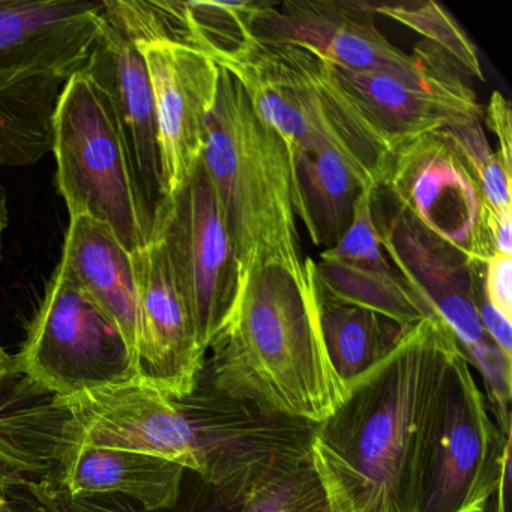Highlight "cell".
Returning a JSON list of instances; mask_svg holds the SVG:
<instances>
[{
	"label": "cell",
	"mask_w": 512,
	"mask_h": 512,
	"mask_svg": "<svg viewBox=\"0 0 512 512\" xmlns=\"http://www.w3.org/2000/svg\"><path fill=\"white\" fill-rule=\"evenodd\" d=\"M64 497L124 496L143 511L175 508L185 469L145 452L53 440Z\"/></svg>",
	"instance_id": "obj_19"
},
{
	"label": "cell",
	"mask_w": 512,
	"mask_h": 512,
	"mask_svg": "<svg viewBox=\"0 0 512 512\" xmlns=\"http://www.w3.org/2000/svg\"><path fill=\"white\" fill-rule=\"evenodd\" d=\"M439 133L472 170L487 202L488 214H512L511 175L488 145L481 121L463 122Z\"/></svg>",
	"instance_id": "obj_26"
},
{
	"label": "cell",
	"mask_w": 512,
	"mask_h": 512,
	"mask_svg": "<svg viewBox=\"0 0 512 512\" xmlns=\"http://www.w3.org/2000/svg\"><path fill=\"white\" fill-rule=\"evenodd\" d=\"M508 464L511 433H502L491 418L460 349L428 446L418 512H485Z\"/></svg>",
	"instance_id": "obj_8"
},
{
	"label": "cell",
	"mask_w": 512,
	"mask_h": 512,
	"mask_svg": "<svg viewBox=\"0 0 512 512\" xmlns=\"http://www.w3.org/2000/svg\"><path fill=\"white\" fill-rule=\"evenodd\" d=\"M14 376H17L14 358L0 343V391ZM49 469L46 457L10 428L0 427V496H7L16 488L37 493L44 487L37 478Z\"/></svg>",
	"instance_id": "obj_27"
},
{
	"label": "cell",
	"mask_w": 512,
	"mask_h": 512,
	"mask_svg": "<svg viewBox=\"0 0 512 512\" xmlns=\"http://www.w3.org/2000/svg\"><path fill=\"white\" fill-rule=\"evenodd\" d=\"M277 268L248 275L229 325L209 347L200 379L269 416L316 425L346 400L323 343L313 278Z\"/></svg>",
	"instance_id": "obj_3"
},
{
	"label": "cell",
	"mask_w": 512,
	"mask_h": 512,
	"mask_svg": "<svg viewBox=\"0 0 512 512\" xmlns=\"http://www.w3.org/2000/svg\"><path fill=\"white\" fill-rule=\"evenodd\" d=\"M52 403L64 413L53 439L172 461L197 473L227 509L269 476L310 457L313 425L265 415L202 379L182 400L134 380Z\"/></svg>",
	"instance_id": "obj_2"
},
{
	"label": "cell",
	"mask_w": 512,
	"mask_h": 512,
	"mask_svg": "<svg viewBox=\"0 0 512 512\" xmlns=\"http://www.w3.org/2000/svg\"><path fill=\"white\" fill-rule=\"evenodd\" d=\"M487 125L497 139L496 155L506 172L511 175L512 169V107L511 103L500 92L491 95L487 110Z\"/></svg>",
	"instance_id": "obj_31"
},
{
	"label": "cell",
	"mask_w": 512,
	"mask_h": 512,
	"mask_svg": "<svg viewBox=\"0 0 512 512\" xmlns=\"http://www.w3.org/2000/svg\"><path fill=\"white\" fill-rule=\"evenodd\" d=\"M380 190L395 208L470 265L484 268L494 254L481 187L442 134L403 143Z\"/></svg>",
	"instance_id": "obj_10"
},
{
	"label": "cell",
	"mask_w": 512,
	"mask_h": 512,
	"mask_svg": "<svg viewBox=\"0 0 512 512\" xmlns=\"http://www.w3.org/2000/svg\"><path fill=\"white\" fill-rule=\"evenodd\" d=\"M56 185L70 217L107 224L131 254L149 244L152 221L109 98L83 71L62 89L53 115Z\"/></svg>",
	"instance_id": "obj_6"
},
{
	"label": "cell",
	"mask_w": 512,
	"mask_h": 512,
	"mask_svg": "<svg viewBox=\"0 0 512 512\" xmlns=\"http://www.w3.org/2000/svg\"><path fill=\"white\" fill-rule=\"evenodd\" d=\"M463 350L467 362L475 365L487 386L491 409L496 415V424L502 433H511V403L512 358L506 356L493 341H482L476 346Z\"/></svg>",
	"instance_id": "obj_28"
},
{
	"label": "cell",
	"mask_w": 512,
	"mask_h": 512,
	"mask_svg": "<svg viewBox=\"0 0 512 512\" xmlns=\"http://www.w3.org/2000/svg\"><path fill=\"white\" fill-rule=\"evenodd\" d=\"M374 221L389 262L419 301L448 323L461 349L488 340L478 313L484 268L470 265L395 206L389 218L374 214Z\"/></svg>",
	"instance_id": "obj_15"
},
{
	"label": "cell",
	"mask_w": 512,
	"mask_h": 512,
	"mask_svg": "<svg viewBox=\"0 0 512 512\" xmlns=\"http://www.w3.org/2000/svg\"><path fill=\"white\" fill-rule=\"evenodd\" d=\"M233 512H332V509L308 457L269 476Z\"/></svg>",
	"instance_id": "obj_25"
},
{
	"label": "cell",
	"mask_w": 512,
	"mask_h": 512,
	"mask_svg": "<svg viewBox=\"0 0 512 512\" xmlns=\"http://www.w3.org/2000/svg\"><path fill=\"white\" fill-rule=\"evenodd\" d=\"M202 164L220 202L242 287L251 272L268 266L305 283L289 149L221 67Z\"/></svg>",
	"instance_id": "obj_4"
},
{
	"label": "cell",
	"mask_w": 512,
	"mask_h": 512,
	"mask_svg": "<svg viewBox=\"0 0 512 512\" xmlns=\"http://www.w3.org/2000/svg\"><path fill=\"white\" fill-rule=\"evenodd\" d=\"M10 223V212H8L7 191L4 184L0 181V265L4 260V236Z\"/></svg>",
	"instance_id": "obj_33"
},
{
	"label": "cell",
	"mask_w": 512,
	"mask_h": 512,
	"mask_svg": "<svg viewBox=\"0 0 512 512\" xmlns=\"http://www.w3.org/2000/svg\"><path fill=\"white\" fill-rule=\"evenodd\" d=\"M61 263L116 323L136 359L140 302L133 254L107 224L79 215L70 217Z\"/></svg>",
	"instance_id": "obj_20"
},
{
	"label": "cell",
	"mask_w": 512,
	"mask_h": 512,
	"mask_svg": "<svg viewBox=\"0 0 512 512\" xmlns=\"http://www.w3.org/2000/svg\"><path fill=\"white\" fill-rule=\"evenodd\" d=\"M104 2L0 0V73L38 71L70 80L85 68Z\"/></svg>",
	"instance_id": "obj_17"
},
{
	"label": "cell",
	"mask_w": 512,
	"mask_h": 512,
	"mask_svg": "<svg viewBox=\"0 0 512 512\" xmlns=\"http://www.w3.org/2000/svg\"><path fill=\"white\" fill-rule=\"evenodd\" d=\"M38 511L40 512H143L127 500L118 496L86 497V499H68L59 497L49 491L38 497ZM206 512H224V509H208Z\"/></svg>",
	"instance_id": "obj_30"
},
{
	"label": "cell",
	"mask_w": 512,
	"mask_h": 512,
	"mask_svg": "<svg viewBox=\"0 0 512 512\" xmlns=\"http://www.w3.org/2000/svg\"><path fill=\"white\" fill-rule=\"evenodd\" d=\"M482 299L512 320V257L494 253L488 257L482 272Z\"/></svg>",
	"instance_id": "obj_29"
},
{
	"label": "cell",
	"mask_w": 512,
	"mask_h": 512,
	"mask_svg": "<svg viewBox=\"0 0 512 512\" xmlns=\"http://www.w3.org/2000/svg\"><path fill=\"white\" fill-rule=\"evenodd\" d=\"M314 274L338 301L377 311L404 328L434 314L398 274L383 250L373 214V193L364 191L352 226L335 247L323 250Z\"/></svg>",
	"instance_id": "obj_18"
},
{
	"label": "cell",
	"mask_w": 512,
	"mask_h": 512,
	"mask_svg": "<svg viewBox=\"0 0 512 512\" xmlns=\"http://www.w3.org/2000/svg\"><path fill=\"white\" fill-rule=\"evenodd\" d=\"M335 71L397 149L416 137L481 121L484 115L469 76L442 50L433 70L419 79Z\"/></svg>",
	"instance_id": "obj_14"
},
{
	"label": "cell",
	"mask_w": 512,
	"mask_h": 512,
	"mask_svg": "<svg viewBox=\"0 0 512 512\" xmlns=\"http://www.w3.org/2000/svg\"><path fill=\"white\" fill-rule=\"evenodd\" d=\"M133 260L140 302L137 382L182 400L197 388L208 353L161 238L152 235Z\"/></svg>",
	"instance_id": "obj_13"
},
{
	"label": "cell",
	"mask_w": 512,
	"mask_h": 512,
	"mask_svg": "<svg viewBox=\"0 0 512 512\" xmlns=\"http://www.w3.org/2000/svg\"><path fill=\"white\" fill-rule=\"evenodd\" d=\"M0 512H16V509L10 505L5 496H0Z\"/></svg>",
	"instance_id": "obj_34"
},
{
	"label": "cell",
	"mask_w": 512,
	"mask_h": 512,
	"mask_svg": "<svg viewBox=\"0 0 512 512\" xmlns=\"http://www.w3.org/2000/svg\"><path fill=\"white\" fill-rule=\"evenodd\" d=\"M68 80L38 71L0 73V167H28L52 151L53 115Z\"/></svg>",
	"instance_id": "obj_22"
},
{
	"label": "cell",
	"mask_w": 512,
	"mask_h": 512,
	"mask_svg": "<svg viewBox=\"0 0 512 512\" xmlns=\"http://www.w3.org/2000/svg\"><path fill=\"white\" fill-rule=\"evenodd\" d=\"M148 68L164 190H181L202 163L220 67L202 50L166 40L134 41Z\"/></svg>",
	"instance_id": "obj_12"
},
{
	"label": "cell",
	"mask_w": 512,
	"mask_h": 512,
	"mask_svg": "<svg viewBox=\"0 0 512 512\" xmlns=\"http://www.w3.org/2000/svg\"><path fill=\"white\" fill-rule=\"evenodd\" d=\"M82 71L109 98L140 197L154 227L155 215L167 196L154 95L142 53L130 35L104 17Z\"/></svg>",
	"instance_id": "obj_16"
},
{
	"label": "cell",
	"mask_w": 512,
	"mask_h": 512,
	"mask_svg": "<svg viewBox=\"0 0 512 512\" xmlns=\"http://www.w3.org/2000/svg\"><path fill=\"white\" fill-rule=\"evenodd\" d=\"M290 160L296 218L316 247H335L352 226L359 197L367 190L328 146L298 149Z\"/></svg>",
	"instance_id": "obj_21"
},
{
	"label": "cell",
	"mask_w": 512,
	"mask_h": 512,
	"mask_svg": "<svg viewBox=\"0 0 512 512\" xmlns=\"http://www.w3.org/2000/svg\"><path fill=\"white\" fill-rule=\"evenodd\" d=\"M152 235L166 245L200 346L208 353L238 307L242 284L220 202L202 163L181 190L164 199Z\"/></svg>",
	"instance_id": "obj_9"
},
{
	"label": "cell",
	"mask_w": 512,
	"mask_h": 512,
	"mask_svg": "<svg viewBox=\"0 0 512 512\" xmlns=\"http://www.w3.org/2000/svg\"><path fill=\"white\" fill-rule=\"evenodd\" d=\"M370 2L289 0L257 2L250 35L263 43H290L319 53L329 64L353 73L419 79L433 70L440 50L428 43L404 53L374 23Z\"/></svg>",
	"instance_id": "obj_11"
},
{
	"label": "cell",
	"mask_w": 512,
	"mask_h": 512,
	"mask_svg": "<svg viewBox=\"0 0 512 512\" xmlns=\"http://www.w3.org/2000/svg\"><path fill=\"white\" fill-rule=\"evenodd\" d=\"M307 263L326 353L335 373L349 388L350 383L388 358L409 328L377 311L338 301L320 287L314 274V260L308 257Z\"/></svg>",
	"instance_id": "obj_23"
},
{
	"label": "cell",
	"mask_w": 512,
	"mask_h": 512,
	"mask_svg": "<svg viewBox=\"0 0 512 512\" xmlns=\"http://www.w3.org/2000/svg\"><path fill=\"white\" fill-rule=\"evenodd\" d=\"M374 14L388 17L425 38V43L445 52L461 70L473 79L484 80L475 44L467 37L448 10L436 2L370 4Z\"/></svg>",
	"instance_id": "obj_24"
},
{
	"label": "cell",
	"mask_w": 512,
	"mask_h": 512,
	"mask_svg": "<svg viewBox=\"0 0 512 512\" xmlns=\"http://www.w3.org/2000/svg\"><path fill=\"white\" fill-rule=\"evenodd\" d=\"M460 349L439 314L424 317L314 425L311 463L332 512H418L428 446Z\"/></svg>",
	"instance_id": "obj_1"
},
{
	"label": "cell",
	"mask_w": 512,
	"mask_h": 512,
	"mask_svg": "<svg viewBox=\"0 0 512 512\" xmlns=\"http://www.w3.org/2000/svg\"><path fill=\"white\" fill-rule=\"evenodd\" d=\"M209 58L236 77L256 115L277 131L289 154L320 143L343 158L365 190L383 187L397 146L319 53L250 37Z\"/></svg>",
	"instance_id": "obj_5"
},
{
	"label": "cell",
	"mask_w": 512,
	"mask_h": 512,
	"mask_svg": "<svg viewBox=\"0 0 512 512\" xmlns=\"http://www.w3.org/2000/svg\"><path fill=\"white\" fill-rule=\"evenodd\" d=\"M13 358L17 376L53 400L137 380L124 335L62 263Z\"/></svg>",
	"instance_id": "obj_7"
},
{
	"label": "cell",
	"mask_w": 512,
	"mask_h": 512,
	"mask_svg": "<svg viewBox=\"0 0 512 512\" xmlns=\"http://www.w3.org/2000/svg\"><path fill=\"white\" fill-rule=\"evenodd\" d=\"M478 313L485 334L506 356L512 358V320L506 319L482 298L478 302Z\"/></svg>",
	"instance_id": "obj_32"
}]
</instances>
